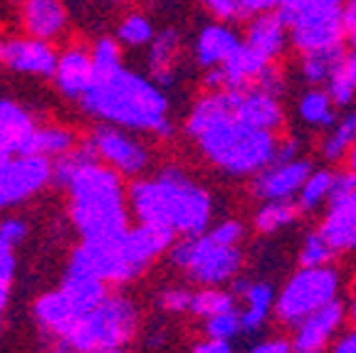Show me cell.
I'll use <instances>...</instances> for the list:
<instances>
[{"mask_svg": "<svg viewBox=\"0 0 356 353\" xmlns=\"http://www.w3.org/2000/svg\"><path fill=\"white\" fill-rule=\"evenodd\" d=\"M119 60H122V55H119V44L114 42V40H99V42L95 44V52H92V62H95V77H99V74H109V72H117L119 67Z\"/></svg>", "mask_w": 356, "mask_h": 353, "instance_id": "obj_39", "label": "cell"}, {"mask_svg": "<svg viewBox=\"0 0 356 353\" xmlns=\"http://www.w3.org/2000/svg\"><path fill=\"white\" fill-rule=\"evenodd\" d=\"M6 62L8 67L17 69V72H30V74H50L57 72V55L50 44L40 38L33 40H10L6 44Z\"/></svg>", "mask_w": 356, "mask_h": 353, "instance_id": "obj_15", "label": "cell"}, {"mask_svg": "<svg viewBox=\"0 0 356 353\" xmlns=\"http://www.w3.org/2000/svg\"><path fill=\"white\" fill-rule=\"evenodd\" d=\"M35 316H38L40 329L55 338H60L62 334L72 326V321L77 319L72 304L62 294V289L60 292L44 294L42 299H38V304H35Z\"/></svg>", "mask_w": 356, "mask_h": 353, "instance_id": "obj_22", "label": "cell"}, {"mask_svg": "<svg viewBox=\"0 0 356 353\" xmlns=\"http://www.w3.org/2000/svg\"><path fill=\"white\" fill-rule=\"evenodd\" d=\"M154 131H156V133H159V136L168 138V136H171V133H173V126H171V124H168V119H163V122H161V124H159V126H156V129H154Z\"/></svg>", "mask_w": 356, "mask_h": 353, "instance_id": "obj_55", "label": "cell"}, {"mask_svg": "<svg viewBox=\"0 0 356 353\" xmlns=\"http://www.w3.org/2000/svg\"><path fill=\"white\" fill-rule=\"evenodd\" d=\"M35 124L25 111L13 101H0V161L22 156Z\"/></svg>", "mask_w": 356, "mask_h": 353, "instance_id": "obj_17", "label": "cell"}, {"mask_svg": "<svg viewBox=\"0 0 356 353\" xmlns=\"http://www.w3.org/2000/svg\"><path fill=\"white\" fill-rule=\"evenodd\" d=\"M178 38L176 30H163L151 40V52H149V67H151V77L156 84L168 87L173 82V65H176L178 55Z\"/></svg>", "mask_w": 356, "mask_h": 353, "instance_id": "obj_24", "label": "cell"}, {"mask_svg": "<svg viewBox=\"0 0 356 353\" xmlns=\"http://www.w3.org/2000/svg\"><path fill=\"white\" fill-rule=\"evenodd\" d=\"M334 99L329 92L322 89H312L302 97L300 101V116L307 124H314V126H332L334 124V109H332Z\"/></svg>", "mask_w": 356, "mask_h": 353, "instance_id": "obj_32", "label": "cell"}, {"mask_svg": "<svg viewBox=\"0 0 356 353\" xmlns=\"http://www.w3.org/2000/svg\"><path fill=\"white\" fill-rule=\"evenodd\" d=\"M346 57L344 42L329 44V47H319V50H312L302 55V74L309 84H322L329 82L332 74L339 69V65Z\"/></svg>", "mask_w": 356, "mask_h": 353, "instance_id": "obj_26", "label": "cell"}, {"mask_svg": "<svg viewBox=\"0 0 356 353\" xmlns=\"http://www.w3.org/2000/svg\"><path fill=\"white\" fill-rule=\"evenodd\" d=\"M13 3H20V0H13Z\"/></svg>", "mask_w": 356, "mask_h": 353, "instance_id": "obj_61", "label": "cell"}, {"mask_svg": "<svg viewBox=\"0 0 356 353\" xmlns=\"http://www.w3.org/2000/svg\"><path fill=\"white\" fill-rule=\"evenodd\" d=\"M356 141V109L351 111V114H346L344 119H341L339 124H337V129L332 131V136L324 141V158L327 161H339L344 154H349L351 144Z\"/></svg>", "mask_w": 356, "mask_h": 353, "instance_id": "obj_34", "label": "cell"}, {"mask_svg": "<svg viewBox=\"0 0 356 353\" xmlns=\"http://www.w3.org/2000/svg\"><path fill=\"white\" fill-rule=\"evenodd\" d=\"M228 94H230V111L238 119H243V122L260 129H270V131H277L284 124L282 106H280L277 97H273V94L260 92L255 87L228 89Z\"/></svg>", "mask_w": 356, "mask_h": 353, "instance_id": "obj_12", "label": "cell"}, {"mask_svg": "<svg viewBox=\"0 0 356 353\" xmlns=\"http://www.w3.org/2000/svg\"><path fill=\"white\" fill-rule=\"evenodd\" d=\"M344 321V304L339 299H332L329 304L319 306L317 311H312L300 326H295V338L292 346L297 353H314L322 351L334 336V331Z\"/></svg>", "mask_w": 356, "mask_h": 353, "instance_id": "obj_13", "label": "cell"}, {"mask_svg": "<svg viewBox=\"0 0 356 353\" xmlns=\"http://www.w3.org/2000/svg\"><path fill=\"white\" fill-rule=\"evenodd\" d=\"M191 302H193V294H188L186 289H168V292H163L161 299H159V304H161L166 311H171V314L191 309Z\"/></svg>", "mask_w": 356, "mask_h": 353, "instance_id": "obj_42", "label": "cell"}, {"mask_svg": "<svg viewBox=\"0 0 356 353\" xmlns=\"http://www.w3.org/2000/svg\"><path fill=\"white\" fill-rule=\"evenodd\" d=\"M195 353H230L233 346L230 341H220V338H208L206 343H195L193 346Z\"/></svg>", "mask_w": 356, "mask_h": 353, "instance_id": "obj_52", "label": "cell"}, {"mask_svg": "<svg viewBox=\"0 0 356 353\" xmlns=\"http://www.w3.org/2000/svg\"><path fill=\"white\" fill-rule=\"evenodd\" d=\"M329 89L334 104H349L356 94V47H351V52H346L344 62L339 65V69L332 74L329 79Z\"/></svg>", "mask_w": 356, "mask_h": 353, "instance_id": "obj_31", "label": "cell"}, {"mask_svg": "<svg viewBox=\"0 0 356 353\" xmlns=\"http://www.w3.org/2000/svg\"><path fill=\"white\" fill-rule=\"evenodd\" d=\"M332 181H334V176L329 171H317V173L312 171V176L307 178V183L300 190V200H297L302 213H309V210L317 208L322 200H329Z\"/></svg>", "mask_w": 356, "mask_h": 353, "instance_id": "obj_35", "label": "cell"}, {"mask_svg": "<svg viewBox=\"0 0 356 353\" xmlns=\"http://www.w3.org/2000/svg\"><path fill=\"white\" fill-rule=\"evenodd\" d=\"M319 232L327 238V243L332 245L337 252L356 249V220L351 215H344L339 210L329 208V215L324 217Z\"/></svg>", "mask_w": 356, "mask_h": 353, "instance_id": "obj_28", "label": "cell"}, {"mask_svg": "<svg viewBox=\"0 0 356 353\" xmlns=\"http://www.w3.org/2000/svg\"><path fill=\"white\" fill-rule=\"evenodd\" d=\"M13 272H15V260H13L10 245L0 243V287H10Z\"/></svg>", "mask_w": 356, "mask_h": 353, "instance_id": "obj_47", "label": "cell"}, {"mask_svg": "<svg viewBox=\"0 0 356 353\" xmlns=\"http://www.w3.org/2000/svg\"><path fill=\"white\" fill-rule=\"evenodd\" d=\"M8 289L10 287H0V311L6 309V304H8Z\"/></svg>", "mask_w": 356, "mask_h": 353, "instance_id": "obj_57", "label": "cell"}, {"mask_svg": "<svg viewBox=\"0 0 356 353\" xmlns=\"http://www.w3.org/2000/svg\"><path fill=\"white\" fill-rule=\"evenodd\" d=\"M55 77H57V87L62 89V94L77 99V97H82V94L87 92L92 79H95V62H92V57H89L87 52L70 50L57 62Z\"/></svg>", "mask_w": 356, "mask_h": 353, "instance_id": "obj_18", "label": "cell"}, {"mask_svg": "<svg viewBox=\"0 0 356 353\" xmlns=\"http://www.w3.org/2000/svg\"><path fill=\"white\" fill-rule=\"evenodd\" d=\"M0 331H3V321H0Z\"/></svg>", "mask_w": 356, "mask_h": 353, "instance_id": "obj_60", "label": "cell"}, {"mask_svg": "<svg viewBox=\"0 0 356 353\" xmlns=\"http://www.w3.org/2000/svg\"><path fill=\"white\" fill-rule=\"evenodd\" d=\"M6 60V44H0V62Z\"/></svg>", "mask_w": 356, "mask_h": 353, "instance_id": "obj_59", "label": "cell"}, {"mask_svg": "<svg viewBox=\"0 0 356 353\" xmlns=\"http://www.w3.org/2000/svg\"><path fill=\"white\" fill-rule=\"evenodd\" d=\"M139 314L129 299L104 297L99 306L77 316L72 326L60 336V351L111 353L124 348L136 334Z\"/></svg>", "mask_w": 356, "mask_h": 353, "instance_id": "obj_5", "label": "cell"}, {"mask_svg": "<svg viewBox=\"0 0 356 353\" xmlns=\"http://www.w3.org/2000/svg\"><path fill=\"white\" fill-rule=\"evenodd\" d=\"M307 3H309V0H280V3H277V13L282 15V20L287 22V28H289V22L295 20V15L307 6Z\"/></svg>", "mask_w": 356, "mask_h": 353, "instance_id": "obj_50", "label": "cell"}, {"mask_svg": "<svg viewBox=\"0 0 356 353\" xmlns=\"http://www.w3.org/2000/svg\"><path fill=\"white\" fill-rule=\"evenodd\" d=\"M82 106L104 122L129 129H151L166 119V97L144 77L124 72L99 74L82 94Z\"/></svg>", "mask_w": 356, "mask_h": 353, "instance_id": "obj_2", "label": "cell"}, {"mask_svg": "<svg viewBox=\"0 0 356 353\" xmlns=\"http://www.w3.org/2000/svg\"><path fill=\"white\" fill-rule=\"evenodd\" d=\"M334 351L337 353H356V331L346 334V336L334 346Z\"/></svg>", "mask_w": 356, "mask_h": 353, "instance_id": "obj_54", "label": "cell"}, {"mask_svg": "<svg viewBox=\"0 0 356 353\" xmlns=\"http://www.w3.org/2000/svg\"><path fill=\"white\" fill-rule=\"evenodd\" d=\"M195 141L211 163L233 176L260 173L273 163L280 144L275 131L252 126L238 119L230 109L198 131Z\"/></svg>", "mask_w": 356, "mask_h": 353, "instance_id": "obj_3", "label": "cell"}, {"mask_svg": "<svg viewBox=\"0 0 356 353\" xmlns=\"http://www.w3.org/2000/svg\"><path fill=\"white\" fill-rule=\"evenodd\" d=\"M206 334L208 338H220V341H233L238 334H243V324H240V311H225V314L211 316L206 321Z\"/></svg>", "mask_w": 356, "mask_h": 353, "instance_id": "obj_37", "label": "cell"}, {"mask_svg": "<svg viewBox=\"0 0 356 353\" xmlns=\"http://www.w3.org/2000/svg\"><path fill=\"white\" fill-rule=\"evenodd\" d=\"M240 8H243V15H257V13H265V10H275L277 8L280 0H238Z\"/></svg>", "mask_w": 356, "mask_h": 353, "instance_id": "obj_48", "label": "cell"}, {"mask_svg": "<svg viewBox=\"0 0 356 353\" xmlns=\"http://www.w3.org/2000/svg\"><path fill=\"white\" fill-rule=\"evenodd\" d=\"M302 210L297 203L289 200H267V205H262L255 213V230L262 235H273V232L287 227L289 222H295V217Z\"/></svg>", "mask_w": 356, "mask_h": 353, "instance_id": "obj_29", "label": "cell"}, {"mask_svg": "<svg viewBox=\"0 0 356 353\" xmlns=\"http://www.w3.org/2000/svg\"><path fill=\"white\" fill-rule=\"evenodd\" d=\"M252 351L255 353H289V351H295V346L289 341H284V338H270V341L255 343Z\"/></svg>", "mask_w": 356, "mask_h": 353, "instance_id": "obj_49", "label": "cell"}, {"mask_svg": "<svg viewBox=\"0 0 356 353\" xmlns=\"http://www.w3.org/2000/svg\"><path fill=\"white\" fill-rule=\"evenodd\" d=\"M203 6L218 17V20H240L243 15V8H240L238 0H203Z\"/></svg>", "mask_w": 356, "mask_h": 353, "instance_id": "obj_41", "label": "cell"}, {"mask_svg": "<svg viewBox=\"0 0 356 353\" xmlns=\"http://www.w3.org/2000/svg\"><path fill=\"white\" fill-rule=\"evenodd\" d=\"M70 190L72 220L84 240H111L129 230L117 168L92 163L72 178Z\"/></svg>", "mask_w": 356, "mask_h": 353, "instance_id": "obj_4", "label": "cell"}, {"mask_svg": "<svg viewBox=\"0 0 356 353\" xmlns=\"http://www.w3.org/2000/svg\"><path fill=\"white\" fill-rule=\"evenodd\" d=\"M119 40L131 44V47H139V44H146L154 40V28H151V22L144 15H129L122 22V28H119Z\"/></svg>", "mask_w": 356, "mask_h": 353, "instance_id": "obj_38", "label": "cell"}, {"mask_svg": "<svg viewBox=\"0 0 356 353\" xmlns=\"http://www.w3.org/2000/svg\"><path fill=\"white\" fill-rule=\"evenodd\" d=\"M216 243H222V245H238L240 240H243V225H240L238 220H225L220 222L218 227H213L211 232H208Z\"/></svg>", "mask_w": 356, "mask_h": 353, "instance_id": "obj_43", "label": "cell"}, {"mask_svg": "<svg viewBox=\"0 0 356 353\" xmlns=\"http://www.w3.org/2000/svg\"><path fill=\"white\" fill-rule=\"evenodd\" d=\"M72 149V133L65 129H35L22 156H60Z\"/></svg>", "mask_w": 356, "mask_h": 353, "instance_id": "obj_30", "label": "cell"}, {"mask_svg": "<svg viewBox=\"0 0 356 353\" xmlns=\"http://www.w3.org/2000/svg\"><path fill=\"white\" fill-rule=\"evenodd\" d=\"M25 28L33 38H55L65 28L62 3L60 0H25Z\"/></svg>", "mask_w": 356, "mask_h": 353, "instance_id": "obj_21", "label": "cell"}, {"mask_svg": "<svg viewBox=\"0 0 356 353\" xmlns=\"http://www.w3.org/2000/svg\"><path fill=\"white\" fill-rule=\"evenodd\" d=\"M28 235V227H25V222L22 220H15V217H10V220H3L0 222V243L6 245H17L22 238Z\"/></svg>", "mask_w": 356, "mask_h": 353, "instance_id": "obj_45", "label": "cell"}, {"mask_svg": "<svg viewBox=\"0 0 356 353\" xmlns=\"http://www.w3.org/2000/svg\"><path fill=\"white\" fill-rule=\"evenodd\" d=\"M349 319L356 324V299H354V302H351V306H349Z\"/></svg>", "mask_w": 356, "mask_h": 353, "instance_id": "obj_58", "label": "cell"}, {"mask_svg": "<svg viewBox=\"0 0 356 353\" xmlns=\"http://www.w3.org/2000/svg\"><path fill=\"white\" fill-rule=\"evenodd\" d=\"M176 230L163 225H154V222H141L139 227L127 230L122 238V249L127 254V260L131 262L136 270H144L154 257L173 247L176 243Z\"/></svg>", "mask_w": 356, "mask_h": 353, "instance_id": "obj_14", "label": "cell"}, {"mask_svg": "<svg viewBox=\"0 0 356 353\" xmlns=\"http://www.w3.org/2000/svg\"><path fill=\"white\" fill-rule=\"evenodd\" d=\"M238 47H240V40L233 30L222 28V25H211V28H206L198 35L195 60H198V65L211 69L216 65H222Z\"/></svg>", "mask_w": 356, "mask_h": 353, "instance_id": "obj_20", "label": "cell"}, {"mask_svg": "<svg viewBox=\"0 0 356 353\" xmlns=\"http://www.w3.org/2000/svg\"><path fill=\"white\" fill-rule=\"evenodd\" d=\"M341 22H344V38L351 47H356V0H346L341 8Z\"/></svg>", "mask_w": 356, "mask_h": 353, "instance_id": "obj_46", "label": "cell"}, {"mask_svg": "<svg viewBox=\"0 0 356 353\" xmlns=\"http://www.w3.org/2000/svg\"><path fill=\"white\" fill-rule=\"evenodd\" d=\"M309 176L312 163L305 158H295L289 163H270L260 173H255L252 195L260 200H289L300 195Z\"/></svg>", "mask_w": 356, "mask_h": 353, "instance_id": "obj_10", "label": "cell"}, {"mask_svg": "<svg viewBox=\"0 0 356 353\" xmlns=\"http://www.w3.org/2000/svg\"><path fill=\"white\" fill-rule=\"evenodd\" d=\"M289 40L297 50L305 52L329 47V44L344 42V22L341 10H322V8H309V10L297 13V17L289 22Z\"/></svg>", "mask_w": 356, "mask_h": 353, "instance_id": "obj_9", "label": "cell"}, {"mask_svg": "<svg viewBox=\"0 0 356 353\" xmlns=\"http://www.w3.org/2000/svg\"><path fill=\"white\" fill-rule=\"evenodd\" d=\"M134 213L178 235H203L211 222V195L178 168H163L154 181H136L129 190Z\"/></svg>", "mask_w": 356, "mask_h": 353, "instance_id": "obj_1", "label": "cell"}, {"mask_svg": "<svg viewBox=\"0 0 356 353\" xmlns=\"http://www.w3.org/2000/svg\"><path fill=\"white\" fill-rule=\"evenodd\" d=\"M329 208L339 210V213H344V215H351L356 220V190H351L346 198L337 200V203H329Z\"/></svg>", "mask_w": 356, "mask_h": 353, "instance_id": "obj_53", "label": "cell"}, {"mask_svg": "<svg viewBox=\"0 0 356 353\" xmlns=\"http://www.w3.org/2000/svg\"><path fill=\"white\" fill-rule=\"evenodd\" d=\"M171 262L188 272L191 279L206 287H218L238 274L243 254L238 245L216 243L211 235H188L181 243H173Z\"/></svg>", "mask_w": 356, "mask_h": 353, "instance_id": "obj_6", "label": "cell"}, {"mask_svg": "<svg viewBox=\"0 0 356 353\" xmlns=\"http://www.w3.org/2000/svg\"><path fill=\"white\" fill-rule=\"evenodd\" d=\"M245 311L240 314V324H243V334H257L265 326L267 314L273 309L275 292L265 281H250L248 292L243 294Z\"/></svg>", "mask_w": 356, "mask_h": 353, "instance_id": "obj_25", "label": "cell"}, {"mask_svg": "<svg viewBox=\"0 0 356 353\" xmlns=\"http://www.w3.org/2000/svg\"><path fill=\"white\" fill-rule=\"evenodd\" d=\"M356 190V173L346 171V173H339V176H334L332 181V190H329V203H337V200L346 198V195Z\"/></svg>", "mask_w": 356, "mask_h": 353, "instance_id": "obj_44", "label": "cell"}, {"mask_svg": "<svg viewBox=\"0 0 356 353\" xmlns=\"http://www.w3.org/2000/svg\"><path fill=\"white\" fill-rule=\"evenodd\" d=\"M92 141H95L102 158L106 163H111V168H117L119 173L134 176V173L144 171L146 163H149V154H146L144 146L139 141L129 138L127 133L117 131V129L99 126L95 131V136H92Z\"/></svg>", "mask_w": 356, "mask_h": 353, "instance_id": "obj_11", "label": "cell"}, {"mask_svg": "<svg viewBox=\"0 0 356 353\" xmlns=\"http://www.w3.org/2000/svg\"><path fill=\"white\" fill-rule=\"evenodd\" d=\"M102 156L97 151L95 141H89V144H82L79 149H70L65 154L57 156V161L52 163V181L57 186H70L72 178L77 176L82 168L92 166V163H99Z\"/></svg>", "mask_w": 356, "mask_h": 353, "instance_id": "obj_27", "label": "cell"}, {"mask_svg": "<svg viewBox=\"0 0 356 353\" xmlns=\"http://www.w3.org/2000/svg\"><path fill=\"white\" fill-rule=\"evenodd\" d=\"M62 294L70 299L74 314L82 316L102 304V299L106 297V281L99 279V277L72 274V272H67L65 284H62Z\"/></svg>", "mask_w": 356, "mask_h": 353, "instance_id": "obj_23", "label": "cell"}, {"mask_svg": "<svg viewBox=\"0 0 356 353\" xmlns=\"http://www.w3.org/2000/svg\"><path fill=\"white\" fill-rule=\"evenodd\" d=\"M233 309H238L235 306V294L220 292L216 287L193 294V302H191V311L195 316H203V319H211V316L225 314V311H233Z\"/></svg>", "mask_w": 356, "mask_h": 353, "instance_id": "obj_33", "label": "cell"}, {"mask_svg": "<svg viewBox=\"0 0 356 353\" xmlns=\"http://www.w3.org/2000/svg\"><path fill=\"white\" fill-rule=\"evenodd\" d=\"M252 87L260 89V92L273 94V97H280V94L284 92V74H282V69H280L277 65H273V62H267V65L260 69V74L255 77Z\"/></svg>", "mask_w": 356, "mask_h": 353, "instance_id": "obj_40", "label": "cell"}, {"mask_svg": "<svg viewBox=\"0 0 356 353\" xmlns=\"http://www.w3.org/2000/svg\"><path fill=\"white\" fill-rule=\"evenodd\" d=\"M339 289V274L329 270L327 265L322 267H302L292 279L284 284L282 294L275 304V314L284 326L295 329L300 326L312 311L337 299Z\"/></svg>", "mask_w": 356, "mask_h": 353, "instance_id": "obj_7", "label": "cell"}, {"mask_svg": "<svg viewBox=\"0 0 356 353\" xmlns=\"http://www.w3.org/2000/svg\"><path fill=\"white\" fill-rule=\"evenodd\" d=\"M287 22L282 20L277 10H265L257 13L248 25V38L245 42L255 47L262 57L275 60L282 55L284 44H287Z\"/></svg>", "mask_w": 356, "mask_h": 353, "instance_id": "obj_16", "label": "cell"}, {"mask_svg": "<svg viewBox=\"0 0 356 353\" xmlns=\"http://www.w3.org/2000/svg\"><path fill=\"white\" fill-rule=\"evenodd\" d=\"M349 168L356 173V141L351 144V149H349Z\"/></svg>", "mask_w": 356, "mask_h": 353, "instance_id": "obj_56", "label": "cell"}, {"mask_svg": "<svg viewBox=\"0 0 356 353\" xmlns=\"http://www.w3.org/2000/svg\"><path fill=\"white\" fill-rule=\"evenodd\" d=\"M267 57H262L255 47H250L248 42H240V47L222 62V89H245L252 87L255 77L260 74V69L267 65Z\"/></svg>", "mask_w": 356, "mask_h": 353, "instance_id": "obj_19", "label": "cell"}, {"mask_svg": "<svg viewBox=\"0 0 356 353\" xmlns=\"http://www.w3.org/2000/svg\"><path fill=\"white\" fill-rule=\"evenodd\" d=\"M297 151H300V146H297V141H292V138H289V141H280L273 163H289V161H295Z\"/></svg>", "mask_w": 356, "mask_h": 353, "instance_id": "obj_51", "label": "cell"}, {"mask_svg": "<svg viewBox=\"0 0 356 353\" xmlns=\"http://www.w3.org/2000/svg\"><path fill=\"white\" fill-rule=\"evenodd\" d=\"M334 254H337V249L327 243V238H324L322 232H314V235L307 238L305 247H302L300 262L302 267H322L334 260Z\"/></svg>", "mask_w": 356, "mask_h": 353, "instance_id": "obj_36", "label": "cell"}, {"mask_svg": "<svg viewBox=\"0 0 356 353\" xmlns=\"http://www.w3.org/2000/svg\"><path fill=\"white\" fill-rule=\"evenodd\" d=\"M52 178L47 156H13L0 161V208L20 203Z\"/></svg>", "mask_w": 356, "mask_h": 353, "instance_id": "obj_8", "label": "cell"}]
</instances>
